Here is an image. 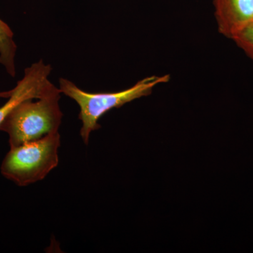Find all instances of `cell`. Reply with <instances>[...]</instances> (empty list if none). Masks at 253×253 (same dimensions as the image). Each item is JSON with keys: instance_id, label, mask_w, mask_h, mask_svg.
<instances>
[{"instance_id": "8", "label": "cell", "mask_w": 253, "mask_h": 253, "mask_svg": "<svg viewBox=\"0 0 253 253\" xmlns=\"http://www.w3.org/2000/svg\"><path fill=\"white\" fill-rule=\"evenodd\" d=\"M13 89L9 91H0V99L5 98V99H9L11 95L12 94Z\"/></svg>"}, {"instance_id": "3", "label": "cell", "mask_w": 253, "mask_h": 253, "mask_svg": "<svg viewBox=\"0 0 253 253\" xmlns=\"http://www.w3.org/2000/svg\"><path fill=\"white\" fill-rule=\"evenodd\" d=\"M59 131L38 140L10 148L1 166V173L16 185L26 186L42 180L59 163Z\"/></svg>"}, {"instance_id": "4", "label": "cell", "mask_w": 253, "mask_h": 253, "mask_svg": "<svg viewBox=\"0 0 253 253\" xmlns=\"http://www.w3.org/2000/svg\"><path fill=\"white\" fill-rule=\"evenodd\" d=\"M51 71V65L44 63L42 59L25 69L23 77L12 89V94L0 107V126L20 103L25 100L40 99L46 94L52 84L49 79Z\"/></svg>"}, {"instance_id": "2", "label": "cell", "mask_w": 253, "mask_h": 253, "mask_svg": "<svg viewBox=\"0 0 253 253\" xmlns=\"http://www.w3.org/2000/svg\"><path fill=\"white\" fill-rule=\"evenodd\" d=\"M61 91L51 84L40 99H27L18 104L0 126L9 135L10 148L38 140L59 131L63 113L59 106Z\"/></svg>"}, {"instance_id": "6", "label": "cell", "mask_w": 253, "mask_h": 253, "mask_svg": "<svg viewBox=\"0 0 253 253\" xmlns=\"http://www.w3.org/2000/svg\"><path fill=\"white\" fill-rule=\"evenodd\" d=\"M17 45L14 40V33L7 23L0 19V64L6 73L14 78L16 74V58Z\"/></svg>"}, {"instance_id": "1", "label": "cell", "mask_w": 253, "mask_h": 253, "mask_svg": "<svg viewBox=\"0 0 253 253\" xmlns=\"http://www.w3.org/2000/svg\"><path fill=\"white\" fill-rule=\"evenodd\" d=\"M169 81V75H154L143 78L124 90L116 92L91 93L83 90L72 81L61 78L59 81V88L61 94L74 100L79 106L78 118L82 122L81 136L84 144L87 145L91 133L101 127L98 121L104 114L134 100L149 96L155 87L166 84Z\"/></svg>"}, {"instance_id": "5", "label": "cell", "mask_w": 253, "mask_h": 253, "mask_svg": "<svg viewBox=\"0 0 253 253\" xmlns=\"http://www.w3.org/2000/svg\"><path fill=\"white\" fill-rule=\"evenodd\" d=\"M213 5L217 31L229 39L253 21V0H213Z\"/></svg>"}, {"instance_id": "7", "label": "cell", "mask_w": 253, "mask_h": 253, "mask_svg": "<svg viewBox=\"0 0 253 253\" xmlns=\"http://www.w3.org/2000/svg\"><path fill=\"white\" fill-rule=\"evenodd\" d=\"M231 41L253 61V21L236 33Z\"/></svg>"}]
</instances>
